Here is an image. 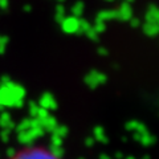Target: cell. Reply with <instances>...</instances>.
Here are the masks:
<instances>
[{
	"mask_svg": "<svg viewBox=\"0 0 159 159\" xmlns=\"http://www.w3.org/2000/svg\"><path fill=\"white\" fill-rule=\"evenodd\" d=\"M13 159H56L52 157L51 154H48L45 151H39V150H33V151H25V152H20L16 158Z\"/></svg>",
	"mask_w": 159,
	"mask_h": 159,
	"instance_id": "obj_1",
	"label": "cell"
}]
</instances>
